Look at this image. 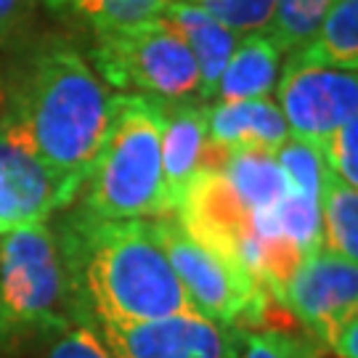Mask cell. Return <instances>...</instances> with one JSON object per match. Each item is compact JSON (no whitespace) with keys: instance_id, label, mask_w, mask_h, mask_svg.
Listing matches in <instances>:
<instances>
[{"instance_id":"cell-11","label":"cell","mask_w":358,"mask_h":358,"mask_svg":"<svg viewBox=\"0 0 358 358\" xmlns=\"http://www.w3.org/2000/svg\"><path fill=\"white\" fill-rule=\"evenodd\" d=\"M162 115V176L170 215L183 202L199 173L210 170V138H207V109L202 99L167 101L157 99Z\"/></svg>"},{"instance_id":"cell-10","label":"cell","mask_w":358,"mask_h":358,"mask_svg":"<svg viewBox=\"0 0 358 358\" xmlns=\"http://www.w3.org/2000/svg\"><path fill=\"white\" fill-rule=\"evenodd\" d=\"M56 213V189L38 157L16 103L0 112V234L45 223Z\"/></svg>"},{"instance_id":"cell-26","label":"cell","mask_w":358,"mask_h":358,"mask_svg":"<svg viewBox=\"0 0 358 358\" xmlns=\"http://www.w3.org/2000/svg\"><path fill=\"white\" fill-rule=\"evenodd\" d=\"M356 337H358V319L350 321L343 332L337 334L332 350L340 358H358V348H356Z\"/></svg>"},{"instance_id":"cell-9","label":"cell","mask_w":358,"mask_h":358,"mask_svg":"<svg viewBox=\"0 0 358 358\" xmlns=\"http://www.w3.org/2000/svg\"><path fill=\"white\" fill-rule=\"evenodd\" d=\"M96 332L112 358H239L242 353V329L196 310L125 327L106 324Z\"/></svg>"},{"instance_id":"cell-3","label":"cell","mask_w":358,"mask_h":358,"mask_svg":"<svg viewBox=\"0 0 358 358\" xmlns=\"http://www.w3.org/2000/svg\"><path fill=\"white\" fill-rule=\"evenodd\" d=\"M162 115L154 96L117 93L115 117L93 162L75 215L154 220L170 215L162 176Z\"/></svg>"},{"instance_id":"cell-19","label":"cell","mask_w":358,"mask_h":358,"mask_svg":"<svg viewBox=\"0 0 358 358\" xmlns=\"http://www.w3.org/2000/svg\"><path fill=\"white\" fill-rule=\"evenodd\" d=\"M332 3L334 0H276L273 19L266 35L282 53L306 48L324 22V16L329 13Z\"/></svg>"},{"instance_id":"cell-22","label":"cell","mask_w":358,"mask_h":358,"mask_svg":"<svg viewBox=\"0 0 358 358\" xmlns=\"http://www.w3.org/2000/svg\"><path fill=\"white\" fill-rule=\"evenodd\" d=\"M327 167L348 186H358V115L343 122L329 136V141L321 146Z\"/></svg>"},{"instance_id":"cell-24","label":"cell","mask_w":358,"mask_h":358,"mask_svg":"<svg viewBox=\"0 0 358 358\" xmlns=\"http://www.w3.org/2000/svg\"><path fill=\"white\" fill-rule=\"evenodd\" d=\"M239 358H306V350L289 334L276 329H263V332L242 329Z\"/></svg>"},{"instance_id":"cell-6","label":"cell","mask_w":358,"mask_h":358,"mask_svg":"<svg viewBox=\"0 0 358 358\" xmlns=\"http://www.w3.org/2000/svg\"><path fill=\"white\" fill-rule=\"evenodd\" d=\"M154 231L196 313L226 327H255L266 319L271 292L236 260L196 242L176 215L154 217Z\"/></svg>"},{"instance_id":"cell-17","label":"cell","mask_w":358,"mask_h":358,"mask_svg":"<svg viewBox=\"0 0 358 358\" xmlns=\"http://www.w3.org/2000/svg\"><path fill=\"white\" fill-rule=\"evenodd\" d=\"M48 11L80 22L93 32H109L120 27L141 24L165 11L170 0H43Z\"/></svg>"},{"instance_id":"cell-16","label":"cell","mask_w":358,"mask_h":358,"mask_svg":"<svg viewBox=\"0 0 358 358\" xmlns=\"http://www.w3.org/2000/svg\"><path fill=\"white\" fill-rule=\"evenodd\" d=\"M319 223L321 247L334 255L356 260L358 257V192L337 178L332 170H324L319 189Z\"/></svg>"},{"instance_id":"cell-5","label":"cell","mask_w":358,"mask_h":358,"mask_svg":"<svg viewBox=\"0 0 358 358\" xmlns=\"http://www.w3.org/2000/svg\"><path fill=\"white\" fill-rule=\"evenodd\" d=\"M90 69L106 88L167 101L199 99V66L165 16L93 35Z\"/></svg>"},{"instance_id":"cell-4","label":"cell","mask_w":358,"mask_h":358,"mask_svg":"<svg viewBox=\"0 0 358 358\" xmlns=\"http://www.w3.org/2000/svg\"><path fill=\"white\" fill-rule=\"evenodd\" d=\"M72 324L90 327L56 231L32 223L0 234V348L53 340Z\"/></svg>"},{"instance_id":"cell-12","label":"cell","mask_w":358,"mask_h":358,"mask_svg":"<svg viewBox=\"0 0 358 358\" xmlns=\"http://www.w3.org/2000/svg\"><path fill=\"white\" fill-rule=\"evenodd\" d=\"M207 138L213 152L263 149L276 154L289 138V128L271 96L231 103L215 101L207 109Z\"/></svg>"},{"instance_id":"cell-2","label":"cell","mask_w":358,"mask_h":358,"mask_svg":"<svg viewBox=\"0 0 358 358\" xmlns=\"http://www.w3.org/2000/svg\"><path fill=\"white\" fill-rule=\"evenodd\" d=\"M117 93L66 40H45L13 96L27 133L56 189V210L77 199L115 117Z\"/></svg>"},{"instance_id":"cell-1","label":"cell","mask_w":358,"mask_h":358,"mask_svg":"<svg viewBox=\"0 0 358 358\" xmlns=\"http://www.w3.org/2000/svg\"><path fill=\"white\" fill-rule=\"evenodd\" d=\"M56 236L90 327L143 324L194 310L152 220L72 215Z\"/></svg>"},{"instance_id":"cell-14","label":"cell","mask_w":358,"mask_h":358,"mask_svg":"<svg viewBox=\"0 0 358 358\" xmlns=\"http://www.w3.org/2000/svg\"><path fill=\"white\" fill-rule=\"evenodd\" d=\"M210 170L223 173L234 194L242 199L252 215L273 210L284 199V194L289 192V183L284 178L273 152H263V149L213 152Z\"/></svg>"},{"instance_id":"cell-25","label":"cell","mask_w":358,"mask_h":358,"mask_svg":"<svg viewBox=\"0 0 358 358\" xmlns=\"http://www.w3.org/2000/svg\"><path fill=\"white\" fill-rule=\"evenodd\" d=\"M38 0H0V40H6L24 22Z\"/></svg>"},{"instance_id":"cell-21","label":"cell","mask_w":358,"mask_h":358,"mask_svg":"<svg viewBox=\"0 0 358 358\" xmlns=\"http://www.w3.org/2000/svg\"><path fill=\"white\" fill-rule=\"evenodd\" d=\"M189 3L199 6L236 35L266 32L276 6V0H189Z\"/></svg>"},{"instance_id":"cell-15","label":"cell","mask_w":358,"mask_h":358,"mask_svg":"<svg viewBox=\"0 0 358 358\" xmlns=\"http://www.w3.org/2000/svg\"><path fill=\"white\" fill-rule=\"evenodd\" d=\"M282 72V51L266 32L242 35L220 75L215 90L217 103L250 101L271 96Z\"/></svg>"},{"instance_id":"cell-20","label":"cell","mask_w":358,"mask_h":358,"mask_svg":"<svg viewBox=\"0 0 358 358\" xmlns=\"http://www.w3.org/2000/svg\"><path fill=\"white\" fill-rule=\"evenodd\" d=\"M276 162H279L284 178L294 192L306 194V196L319 202L321 178L327 170V159H324L319 146L289 136L282 143V149L276 152Z\"/></svg>"},{"instance_id":"cell-13","label":"cell","mask_w":358,"mask_h":358,"mask_svg":"<svg viewBox=\"0 0 358 358\" xmlns=\"http://www.w3.org/2000/svg\"><path fill=\"white\" fill-rule=\"evenodd\" d=\"M162 16L178 29L180 38L186 40L194 62L199 66V99L210 103L215 99L220 75H223L242 35L220 24L217 19H213L210 13L189 0H170Z\"/></svg>"},{"instance_id":"cell-7","label":"cell","mask_w":358,"mask_h":358,"mask_svg":"<svg viewBox=\"0 0 358 358\" xmlns=\"http://www.w3.org/2000/svg\"><path fill=\"white\" fill-rule=\"evenodd\" d=\"M273 90L289 136L319 149L358 115V72L319 64L303 51H292Z\"/></svg>"},{"instance_id":"cell-18","label":"cell","mask_w":358,"mask_h":358,"mask_svg":"<svg viewBox=\"0 0 358 358\" xmlns=\"http://www.w3.org/2000/svg\"><path fill=\"white\" fill-rule=\"evenodd\" d=\"M297 51L319 64L358 72V0H334L313 40Z\"/></svg>"},{"instance_id":"cell-23","label":"cell","mask_w":358,"mask_h":358,"mask_svg":"<svg viewBox=\"0 0 358 358\" xmlns=\"http://www.w3.org/2000/svg\"><path fill=\"white\" fill-rule=\"evenodd\" d=\"M40 358H112L103 345L101 334L96 332V327L85 324H72L69 329L56 334L51 345L43 350Z\"/></svg>"},{"instance_id":"cell-27","label":"cell","mask_w":358,"mask_h":358,"mask_svg":"<svg viewBox=\"0 0 358 358\" xmlns=\"http://www.w3.org/2000/svg\"><path fill=\"white\" fill-rule=\"evenodd\" d=\"M3 106H6V90H3V80H0V112H3Z\"/></svg>"},{"instance_id":"cell-8","label":"cell","mask_w":358,"mask_h":358,"mask_svg":"<svg viewBox=\"0 0 358 358\" xmlns=\"http://www.w3.org/2000/svg\"><path fill=\"white\" fill-rule=\"evenodd\" d=\"M284 308H289L327 348L358 313V263L329 250L308 252L284 284Z\"/></svg>"}]
</instances>
